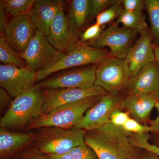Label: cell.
I'll list each match as a JSON object with an SVG mask.
<instances>
[{
  "mask_svg": "<svg viewBox=\"0 0 159 159\" xmlns=\"http://www.w3.org/2000/svg\"><path fill=\"white\" fill-rule=\"evenodd\" d=\"M46 38L55 49L65 54L79 40L71 34L68 18L63 9H61L55 16L48 35Z\"/></svg>",
  "mask_w": 159,
  "mask_h": 159,
  "instance_id": "2e32d148",
  "label": "cell"
},
{
  "mask_svg": "<svg viewBox=\"0 0 159 159\" xmlns=\"http://www.w3.org/2000/svg\"><path fill=\"white\" fill-rule=\"evenodd\" d=\"M150 135L148 134H131L130 141L137 148L146 150L155 153L159 157V147L149 142Z\"/></svg>",
  "mask_w": 159,
  "mask_h": 159,
  "instance_id": "484cf974",
  "label": "cell"
},
{
  "mask_svg": "<svg viewBox=\"0 0 159 159\" xmlns=\"http://www.w3.org/2000/svg\"><path fill=\"white\" fill-rule=\"evenodd\" d=\"M154 44L159 45V0H145Z\"/></svg>",
  "mask_w": 159,
  "mask_h": 159,
  "instance_id": "cb8c5ba5",
  "label": "cell"
},
{
  "mask_svg": "<svg viewBox=\"0 0 159 159\" xmlns=\"http://www.w3.org/2000/svg\"><path fill=\"white\" fill-rule=\"evenodd\" d=\"M31 12L12 17L6 24L3 34H1L20 54L27 48L37 31L32 21Z\"/></svg>",
  "mask_w": 159,
  "mask_h": 159,
  "instance_id": "9c48e42d",
  "label": "cell"
},
{
  "mask_svg": "<svg viewBox=\"0 0 159 159\" xmlns=\"http://www.w3.org/2000/svg\"><path fill=\"white\" fill-rule=\"evenodd\" d=\"M50 159H74L69 152L61 154L46 155Z\"/></svg>",
  "mask_w": 159,
  "mask_h": 159,
  "instance_id": "74e56055",
  "label": "cell"
},
{
  "mask_svg": "<svg viewBox=\"0 0 159 159\" xmlns=\"http://www.w3.org/2000/svg\"><path fill=\"white\" fill-rule=\"evenodd\" d=\"M157 100L152 93L129 94L122 99L121 107L138 122L147 121Z\"/></svg>",
  "mask_w": 159,
  "mask_h": 159,
  "instance_id": "d6986e66",
  "label": "cell"
},
{
  "mask_svg": "<svg viewBox=\"0 0 159 159\" xmlns=\"http://www.w3.org/2000/svg\"><path fill=\"white\" fill-rule=\"evenodd\" d=\"M129 118H130V115L128 112L117 109L111 115L110 122L117 127L122 128Z\"/></svg>",
  "mask_w": 159,
  "mask_h": 159,
  "instance_id": "1f68e13d",
  "label": "cell"
},
{
  "mask_svg": "<svg viewBox=\"0 0 159 159\" xmlns=\"http://www.w3.org/2000/svg\"><path fill=\"white\" fill-rule=\"evenodd\" d=\"M122 99L118 94L107 93L102 96L99 102L86 112L81 122L75 128L87 131L109 123L112 113L121 107Z\"/></svg>",
  "mask_w": 159,
  "mask_h": 159,
  "instance_id": "30bf717a",
  "label": "cell"
},
{
  "mask_svg": "<svg viewBox=\"0 0 159 159\" xmlns=\"http://www.w3.org/2000/svg\"><path fill=\"white\" fill-rule=\"evenodd\" d=\"M36 1L35 0H2L0 7L7 15L12 17L31 12Z\"/></svg>",
  "mask_w": 159,
  "mask_h": 159,
  "instance_id": "603a6c76",
  "label": "cell"
},
{
  "mask_svg": "<svg viewBox=\"0 0 159 159\" xmlns=\"http://www.w3.org/2000/svg\"><path fill=\"white\" fill-rule=\"evenodd\" d=\"M122 128L127 132L137 134H148L152 131L150 125H142L135 119L131 118L125 122Z\"/></svg>",
  "mask_w": 159,
  "mask_h": 159,
  "instance_id": "f1b7e54d",
  "label": "cell"
},
{
  "mask_svg": "<svg viewBox=\"0 0 159 159\" xmlns=\"http://www.w3.org/2000/svg\"><path fill=\"white\" fill-rule=\"evenodd\" d=\"M40 84H35L16 97L0 120L6 129H21L28 126L42 114L45 93Z\"/></svg>",
  "mask_w": 159,
  "mask_h": 159,
  "instance_id": "7a4b0ae2",
  "label": "cell"
},
{
  "mask_svg": "<svg viewBox=\"0 0 159 159\" xmlns=\"http://www.w3.org/2000/svg\"><path fill=\"white\" fill-rule=\"evenodd\" d=\"M138 34L133 30L119 27V25L114 23L103 31L99 37L85 43L97 48L104 49L107 47L111 56L125 59Z\"/></svg>",
  "mask_w": 159,
  "mask_h": 159,
  "instance_id": "ba28073f",
  "label": "cell"
},
{
  "mask_svg": "<svg viewBox=\"0 0 159 159\" xmlns=\"http://www.w3.org/2000/svg\"><path fill=\"white\" fill-rule=\"evenodd\" d=\"M36 135L31 133H16L0 128V158L12 159L17 154L29 147Z\"/></svg>",
  "mask_w": 159,
  "mask_h": 159,
  "instance_id": "ac0fdd59",
  "label": "cell"
},
{
  "mask_svg": "<svg viewBox=\"0 0 159 159\" xmlns=\"http://www.w3.org/2000/svg\"><path fill=\"white\" fill-rule=\"evenodd\" d=\"M159 87V66L156 61L148 63L131 77L126 89L129 94H150Z\"/></svg>",
  "mask_w": 159,
  "mask_h": 159,
  "instance_id": "9a60e30c",
  "label": "cell"
},
{
  "mask_svg": "<svg viewBox=\"0 0 159 159\" xmlns=\"http://www.w3.org/2000/svg\"><path fill=\"white\" fill-rule=\"evenodd\" d=\"M138 159H159V157L153 152L144 150L140 154Z\"/></svg>",
  "mask_w": 159,
  "mask_h": 159,
  "instance_id": "d590c367",
  "label": "cell"
},
{
  "mask_svg": "<svg viewBox=\"0 0 159 159\" xmlns=\"http://www.w3.org/2000/svg\"><path fill=\"white\" fill-rule=\"evenodd\" d=\"M6 13L2 8L0 7V30L1 34H3L4 29L7 22L6 20Z\"/></svg>",
  "mask_w": 159,
  "mask_h": 159,
  "instance_id": "8d00e7d4",
  "label": "cell"
},
{
  "mask_svg": "<svg viewBox=\"0 0 159 159\" xmlns=\"http://www.w3.org/2000/svg\"><path fill=\"white\" fill-rule=\"evenodd\" d=\"M118 0H90L89 20L96 17L99 14L112 6Z\"/></svg>",
  "mask_w": 159,
  "mask_h": 159,
  "instance_id": "4316f807",
  "label": "cell"
},
{
  "mask_svg": "<svg viewBox=\"0 0 159 159\" xmlns=\"http://www.w3.org/2000/svg\"><path fill=\"white\" fill-rule=\"evenodd\" d=\"M130 74L125 59L111 56L97 65L95 85L108 93L118 94L126 89Z\"/></svg>",
  "mask_w": 159,
  "mask_h": 159,
  "instance_id": "8992f818",
  "label": "cell"
},
{
  "mask_svg": "<svg viewBox=\"0 0 159 159\" xmlns=\"http://www.w3.org/2000/svg\"><path fill=\"white\" fill-rule=\"evenodd\" d=\"M154 98L156 99L157 101H159V87L156 91L153 93H152Z\"/></svg>",
  "mask_w": 159,
  "mask_h": 159,
  "instance_id": "ab89813d",
  "label": "cell"
},
{
  "mask_svg": "<svg viewBox=\"0 0 159 159\" xmlns=\"http://www.w3.org/2000/svg\"><path fill=\"white\" fill-rule=\"evenodd\" d=\"M63 1L37 0L31 11V18L36 29L46 37L55 16L63 9Z\"/></svg>",
  "mask_w": 159,
  "mask_h": 159,
  "instance_id": "e0dca14e",
  "label": "cell"
},
{
  "mask_svg": "<svg viewBox=\"0 0 159 159\" xmlns=\"http://www.w3.org/2000/svg\"><path fill=\"white\" fill-rule=\"evenodd\" d=\"M122 10V1L118 0L114 5L97 16L96 17V23L101 26L107 25L116 19H118Z\"/></svg>",
  "mask_w": 159,
  "mask_h": 159,
  "instance_id": "d4e9b609",
  "label": "cell"
},
{
  "mask_svg": "<svg viewBox=\"0 0 159 159\" xmlns=\"http://www.w3.org/2000/svg\"><path fill=\"white\" fill-rule=\"evenodd\" d=\"M69 152L74 159H98L93 149L87 144L76 146Z\"/></svg>",
  "mask_w": 159,
  "mask_h": 159,
  "instance_id": "83f0119b",
  "label": "cell"
},
{
  "mask_svg": "<svg viewBox=\"0 0 159 159\" xmlns=\"http://www.w3.org/2000/svg\"><path fill=\"white\" fill-rule=\"evenodd\" d=\"M0 61L2 64L20 68H27L20 54L16 52L6 40L4 35L0 37Z\"/></svg>",
  "mask_w": 159,
  "mask_h": 159,
  "instance_id": "44dd1931",
  "label": "cell"
},
{
  "mask_svg": "<svg viewBox=\"0 0 159 159\" xmlns=\"http://www.w3.org/2000/svg\"><path fill=\"white\" fill-rule=\"evenodd\" d=\"M140 34V36L129 49L125 59L130 78L148 63L155 61L150 28Z\"/></svg>",
  "mask_w": 159,
  "mask_h": 159,
  "instance_id": "5bb4252c",
  "label": "cell"
},
{
  "mask_svg": "<svg viewBox=\"0 0 159 159\" xmlns=\"http://www.w3.org/2000/svg\"><path fill=\"white\" fill-rule=\"evenodd\" d=\"M36 80V73L28 68L0 65V85L12 98L34 86Z\"/></svg>",
  "mask_w": 159,
  "mask_h": 159,
  "instance_id": "7c38bea8",
  "label": "cell"
},
{
  "mask_svg": "<svg viewBox=\"0 0 159 159\" xmlns=\"http://www.w3.org/2000/svg\"><path fill=\"white\" fill-rule=\"evenodd\" d=\"M11 97L4 89L0 88V108L1 112L3 111L6 109L7 111L11 105Z\"/></svg>",
  "mask_w": 159,
  "mask_h": 159,
  "instance_id": "e575fe53",
  "label": "cell"
},
{
  "mask_svg": "<svg viewBox=\"0 0 159 159\" xmlns=\"http://www.w3.org/2000/svg\"><path fill=\"white\" fill-rule=\"evenodd\" d=\"M12 159H50L35 146H30L20 152Z\"/></svg>",
  "mask_w": 159,
  "mask_h": 159,
  "instance_id": "f546056e",
  "label": "cell"
},
{
  "mask_svg": "<svg viewBox=\"0 0 159 159\" xmlns=\"http://www.w3.org/2000/svg\"><path fill=\"white\" fill-rule=\"evenodd\" d=\"M155 107L158 112L157 117L154 120L149 121V125L151 127L152 134L155 144L154 145L159 147V101H157Z\"/></svg>",
  "mask_w": 159,
  "mask_h": 159,
  "instance_id": "836d02e7",
  "label": "cell"
},
{
  "mask_svg": "<svg viewBox=\"0 0 159 159\" xmlns=\"http://www.w3.org/2000/svg\"><path fill=\"white\" fill-rule=\"evenodd\" d=\"M90 0L71 1L69 9L68 20L70 31L77 38L78 33L89 20Z\"/></svg>",
  "mask_w": 159,
  "mask_h": 159,
  "instance_id": "ffe728a7",
  "label": "cell"
},
{
  "mask_svg": "<svg viewBox=\"0 0 159 159\" xmlns=\"http://www.w3.org/2000/svg\"><path fill=\"white\" fill-rule=\"evenodd\" d=\"M20 55L27 68L37 73L50 68L66 54L55 49L46 36L37 30L27 48Z\"/></svg>",
  "mask_w": 159,
  "mask_h": 159,
  "instance_id": "52a82bcc",
  "label": "cell"
},
{
  "mask_svg": "<svg viewBox=\"0 0 159 159\" xmlns=\"http://www.w3.org/2000/svg\"><path fill=\"white\" fill-rule=\"evenodd\" d=\"M153 49L155 61L159 66V45L153 44Z\"/></svg>",
  "mask_w": 159,
  "mask_h": 159,
  "instance_id": "f35d334b",
  "label": "cell"
},
{
  "mask_svg": "<svg viewBox=\"0 0 159 159\" xmlns=\"http://www.w3.org/2000/svg\"><path fill=\"white\" fill-rule=\"evenodd\" d=\"M97 65L63 73L40 83L42 87L55 89H88L95 85Z\"/></svg>",
  "mask_w": 159,
  "mask_h": 159,
  "instance_id": "4fadbf2b",
  "label": "cell"
},
{
  "mask_svg": "<svg viewBox=\"0 0 159 159\" xmlns=\"http://www.w3.org/2000/svg\"><path fill=\"white\" fill-rule=\"evenodd\" d=\"M123 10L131 12H142L145 7V2L143 0H123Z\"/></svg>",
  "mask_w": 159,
  "mask_h": 159,
  "instance_id": "d6a6232c",
  "label": "cell"
},
{
  "mask_svg": "<svg viewBox=\"0 0 159 159\" xmlns=\"http://www.w3.org/2000/svg\"><path fill=\"white\" fill-rule=\"evenodd\" d=\"M35 138V146L45 155L69 152L74 147L85 145L86 131L81 129L56 127L40 128Z\"/></svg>",
  "mask_w": 159,
  "mask_h": 159,
  "instance_id": "277c9868",
  "label": "cell"
},
{
  "mask_svg": "<svg viewBox=\"0 0 159 159\" xmlns=\"http://www.w3.org/2000/svg\"><path fill=\"white\" fill-rule=\"evenodd\" d=\"M122 24L123 27L140 33L148 28L145 16L142 12H131L122 10L116 22Z\"/></svg>",
  "mask_w": 159,
  "mask_h": 159,
  "instance_id": "7402d4cb",
  "label": "cell"
},
{
  "mask_svg": "<svg viewBox=\"0 0 159 159\" xmlns=\"http://www.w3.org/2000/svg\"><path fill=\"white\" fill-rule=\"evenodd\" d=\"M102 26L95 23L88 28L80 35V41L85 43L96 39L102 33Z\"/></svg>",
  "mask_w": 159,
  "mask_h": 159,
  "instance_id": "4dcf8cb0",
  "label": "cell"
},
{
  "mask_svg": "<svg viewBox=\"0 0 159 159\" xmlns=\"http://www.w3.org/2000/svg\"><path fill=\"white\" fill-rule=\"evenodd\" d=\"M111 55L110 51L93 48L78 40L67 54L54 65L48 70L36 73L37 80L44 79L53 73L64 69L86 65H97Z\"/></svg>",
  "mask_w": 159,
  "mask_h": 159,
  "instance_id": "5b68a950",
  "label": "cell"
},
{
  "mask_svg": "<svg viewBox=\"0 0 159 159\" xmlns=\"http://www.w3.org/2000/svg\"><path fill=\"white\" fill-rule=\"evenodd\" d=\"M131 134L109 122L86 132L84 138L98 159H138L141 152L131 142Z\"/></svg>",
  "mask_w": 159,
  "mask_h": 159,
  "instance_id": "6da1fadb",
  "label": "cell"
},
{
  "mask_svg": "<svg viewBox=\"0 0 159 159\" xmlns=\"http://www.w3.org/2000/svg\"><path fill=\"white\" fill-rule=\"evenodd\" d=\"M45 93V99L43 107V115L48 114L65 104L88 97L102 96L108 93L104 89L97 85L88 89H51Z\"/></svg>",
  "mask_w": 159,
  "mask_h": 159,
  "instance_id": "8fae6325",
  "label": "cell"
},
{
  "mask_svg": "<svg viewBox=\"0 0 159 159\" xmlns=\"http://www.w3.org/2000/svg\"><path fill=\"white\" fill-rule=\"evenodd\" d=\"M101 97H88L60 106L48 114L42 115L26 129L46 127L74 128L80 123L86 112L99 102Z\"/></svg>",
  "mask_w": 159,
  "mask_h": 159,
  "instance_id": "3957f363",
  "label": "cell"
}]
</instances>
